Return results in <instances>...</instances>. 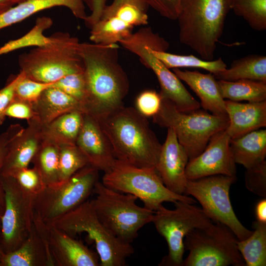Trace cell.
Listing matches in <instances>:
<instances>
[{
  "label": "cell",
  "mask_w": 266,
  "mask_h": 266,
  "mask_svg": "<svg viewBox=\"0 0 266 266\" xmlns=\"http://www.w3.org/2000/svg\"><path fill=\"white\" fill-rule=\"evenodd\" d=\"M119 46L80 42L87 100L85 113L100 120L123 105L130 84L119 63Z\"/></svg>",
  "instance_id": "cell-1"
},
{
  "label": "cell",
  "mask_w": 266,
  "mask_h": 266,
  "mask_svg": "<svg viewBox=\"0 0 266 266\" xmlns=\"http://www.w3.org/2000/svg\"><path fill=\"white\" fill-rule=\"evenodd\" d=\"M115 158L139 167L155 168L162 144L147 118L124 105L99 120Z\"/></svg>",
  "instance_id": "cell-2"
},
{
  "label": "cell",
  "mask_w": 266,
  "mask_h": 266,
  "mask_svg": "<svg viewBox=\"0 0 266 266\" xmlns=\"http://www.w3.org/2000/svg\"><path fill=\"white\" fill-rule=\"evenodd\" d=\"M232 0H182L177 20L180 42L213 60Z\"/></svg>",
  "instance_id": "cell-3"
},
{
  "label": "cell",
  "mask_w": 266,
  "mask_h": 266,
  "mask_svg": "<svg viewBox=\"0 0 266 266\" xmlns=\"http://www.w3.org/2000/svg\"><path fill=\"white\" fill-rule=\"evenodd\" d=\"M51 36L49 44L34 47L19 56L20 71L27 77L53 84L66 75L84 71L78 54V39L63 32Z\"/></svg>",
  "instance_id": "cell-4"
},
{
  "label": "cell",
  "mask_w": 266,
  "mask_h": 266,
  "mask_svg": "<svg viewBox=\"0 0 266 266\" xmlns=\"http://www.w3.org/2000/svg\"><path fill=\"white\" fill-rule=\"evenodd\" d=\"M121 45L138 57L140 62L151 69L160 84L162 99L170 100L183 112L200 109V105L188 92L178 77L152 53L154 50L164 51L167 41L149 27H143L119 42Z\"/></svg>",
  "instance_id": "cell-5"
},
{
  "label": "cell",
  "mask_w": 266,
  "mask_h": 266,
  "mask_svg": "<svg viewBox=\"0 0 266 266\" xmlns=\"http://www.w3.org/2000/svg\"><path fill=\"white\" fill-rule=\"evenodd\" d=\"M91 200L96 213L102 224L117 237L131 243L139 231L151 223L155 211L138 206L135 196L121 193L98 181Z\"/></svg>",
  "instance_id": "cell-6"
},
{
  "label": "cell",
  "mask_w": 266,
  "mask_h": 266,
  "mask_svg": "<svg viewBox=\"0 0 266 266\" xmlns=\"http://www.w3.org/2000/svg\"><path fill=\"white\" fill-rule=\"evenodd\" d=\"M153 118L154 122L160 126L174 131L189 160L200 154L210 138L226 130L229 125L228 115L210 114L200 109L181 111L170 100L164 99L159 111Z\"/></svg>",
  "instance_id": "cell-7"
},
{
  "label": "cell",
  "mask_w": 266,
  "mask_h": 266,
  "mask_svg": "<svg viewBox=\"0 0 266 266\" xmlns=\"http://www.w3.org/2000/svg\"><path fill=\"white\" fill-rule=\"evenodd\" d=\"M52 224L73 237L86 233L94 242L101 266H125L134 253L131 243L119 239L100 221L91 200H86Z\"/></svg>",
  "instance_id": "cell-8"
},
{
  "label": "cell",
  "mask_w": 266,
  "mask_h": 266,
  "mask_svg": "<svg viewBox=\"0 0 266 266\" xmlns=\"http://www.w3.org/2000/svg\"><path fill=\"white\" fill-rule=\"evenodd\" d=\"M101 182L109 188L135 196L144 207L154 211L165 202H196L191 197L167 189L155 168L139 167L117 159L110 169L104 172Z\"/></svg>",
  "instance_id": "cell-9"
},
{
  "label": "cell",
  "mask_w": 266,
  "mask_h": 266,
  "mask_svg": "<svg viewBox=\"0 0 266 266\" xmlns=\"http://www.w3.org/2000/svg\"><path fill=\"white\" fill-rule=\"evenodd\" d=\"M237 240L232 231L220 223L195 229L184 239L189 254L182 266H245Z\"/></svg>",
  "instance_id": "cell-10"
},
{
  "label": "cell",
  "mask_w": 266,
  "mask_h": 266,
  "mask_svg": "<svg viewBox=\"0 0 266 266\" xmlns=\"http://www.w3.org/2000/svg\"><path fill=\"white\" fill-rule=\"evenodd\" d=\"M98 179L99 170L88 165L65 181L45 187L33 197L34 212L52 224L88 200Z\"/></svg>",
  "instance_id": "cell-11"
},
{
  "label": "cell",
  "mask_w": 266,
  "mask_h": 266,
  "mask_svg": "<svg viewBox=\"0 0 266 266\" xmlns=\"http://www.w3.org/2000/svg\"><path fill=\"white\" fill-rule=\"evenodd\" d=\"M236 177L215 175L187 180L184 195L195 198L201 204L205 215L215 223L227 226L238 240L252 233L236 217L230 198V190Z\"/></svg>",
  "instance_id": "cell-12"
},
{
  "label": "cell",
  "mask_w": 266,
  "mask_h": 266,
  "mask_svg": "<svg viewBox=\"0 0 266 266\" xmlns=\"http://www.w3.org/2000/svg\"><path fill=\"white\" fill-rule=\"evenodd\" d=\"M170 210L162 205L155 211L152 223L156 230L166 239L168 254L160 266H182L185 252L184 239L192 230L212 224L201 208L184 201L175 202Z\"/></svg>",
  "instance_id": "cell-13"
},
{
  "label": "cell",
  "mask_w": 266,
  "mask_h": 266,
  "mask_svg": "<svg viewBox=\"0 0 266 266\" xmlns=\"http://www.w3.org/2000/svg\"><path fill=\"white\" fill-rule=\"evenodd\" d=\"M4 207L1 218L0 247L2 253L18 248L33 225V197L25 193L14 177L0 175Z\"/></svg>",
  "instance_id": "cell-14"
},
{
  "label": "cell",
  "mask_w": 266,
  "mask_h": 266,
  "mask_svg": "<svg viewBox=\"0 0 266 266\" xmlns=\"http://www.w3.org/2000/svg\"><path fill=\"white\" fill-rule=\"evenodd\" d=\"M33 223L46 244L55 266H100L98 254L81 241L44 222L34 212Z\"/></svg>",
  "instance_id": "cell-15"
},
{
  "label": "cell",
  "mask_w": 266,
  "mask_h": 266,
  "mask_svg": "<svg viewBox=\"0 0 266 266\" xmlns=\"http://www.w3.org/2000/svg\"><path fill=\"white\" fill-rule=\"evenodd\" d=\"M230 140L225 130L214 134L203 151L189 160L185 170L187 180L215 175L236 177V164L230 150Z\"/></svg>",
  "instance_id": "cell-16"
},
{
  "label": "cell",
  "mask_w": 266,
  "mask_h": 266,
  "mask_svg": "<svg viewBox=\"0 0 266 266\" xmlns=\"http://www.w3.org/2000/svg\"><path fill=\"white\" fill-rule=\"evenodd\" d=\"M188 161L187 153L174 131L167 128L155 169L166 187L175 194L184 195L187 181L185 170Z\"/></svg>",
  "instance_id": "cell-17"
},
{
  "label": "cell",
  "mask_w": 266,
  "mask_h": 266,
  "mask_svg": "<svg viewBox=\"0 0 266 266\" xmlns=\"http://www.w3.org/2000/svg\"><path fill=\"white\" fill-rule=\"evenodd\" d=\"M75 144L86 157L89 165L104 173L110 169L116 159L99 120L88 114L84 113Z\"/></svg>",
  "instance_id": "cell-18"
},
{
  "label": "cell",
  "mask_w": 266,
  "mask_h": 266,
  "mask_svg": "<svg viewBox=\"0 0 266 266\" xmlns=\"http://www.w3.org/2000/svg\"><path fill=\"white\" fill-rule=\"evenodd\" d=\"M27 121V128L8 145L1 175L11 176L28 167L42 142V125L36 117Z\"/></svg>",
  "instance_id": "cell-19"
},
{
  "label": "cell",
  "mask_w": 266,
  "mask_h": 266,
  "mask_svg": "<svg viewBox=\"0 0 266 266\" xmlns=\"http://www.w3.org/2000/svg\"><path fill=\"white\" fill-rule=\"evenodd\" d=\"M229 125L225 130L231 139L266 127V100L242 103L225 100Z\"/></svg>",
  "instance_id": "cell-20"
},
{
  "label": "cell",
  "mask_w": 266,
  "mask_h": 266,
  "mask_svg": "<svg viewBox=\"0 0 266 266\" xmlns=\"http://www.w3.org/2000/svg\"><path fill=\"white\" fill-rule=\"evenodd\" d=\"M172 71L197 95L200 100V105L204 110L216 115H227L225 100L213 74L202 73L197 70H182L178 68H173Z\"/></svg>",
  "instance_id": "cell-21"
},
{
  "label": "cell",
  "mask_w": 266,
  "mask_h": 266,
  "mask_svg": "<svg viewBox=\"0 0 266 266\" xmlns=\"http://www.w3.org/2000/svg\"><path fill=\"white\" fill-rule=\"evenodd\" d=\"M0 266H55L44 240L33 223L28 236L15 250L2 253Z\"/></svg>",
  "instance_id": "cell-22"
},
{
  "label": "cell",
  "mask_w": 266,
  "mask_h": 266,
  "mask_svg": "<svg viewBox=\"0 0 266 266\" xmlns=\"http://www.w3.org/2000/svg\"><path fill=\"white\" fill-rule=\"evenodd\" d=\"M56 6L67 8L75 17L84 21L88 16L83 0H28L0 14V30L21 22L39 11Z\"/></svg>",
  "instance_id": "cell-23"
},
{
  "label": "cell",
  "mask_w": 266,
  "mask_h": 266,
  "mask_svg": "<svg viewBox=\"0 0 266 266\" xmlns=\"http://www.w3.org/2000/svg\"><path fill=\"white\" fill-rule=\"evenodd\" d=\"M33 106L36 117L42 125L72 111L78 110L85 113L84 108L80 102L52 85L43 92Z\"/></svg>",
  "instance_id": "cell-24"
},
{
  "label": "cell",
  "mask_w": 266,
  "mask_h": 266,
  "mask_svg": "<svg viewBox=\"0 0 266 266\" xmlns=\"http://www.w3.org/2000/svg\"><path fill=\"white\" fill-rule=\"evenodd\" d=\"M230 147L236 164L246 169L253 167L265 160L266 130L260 129L231 139Z\"/></svg>",
  "instance_id": "cell-25"
},
{
  "label": "cell",
  "mask_w": 266,
  "mask_h": 266,
  "mask_svg": "<svg viewBox=\"0 0 266 266\" xmlns=\"http://www.w3.org/2000/svg\"><path fill=\"white\" fill-rule=\"evenodd\" d=\"M84 113L78 110L64 114L42 125V139L60 146L75 144L82 126Z\"/></svg>",
  "instance_id": "cell-26"
},
{
  "label": "cell",
  "mask_w": 266,
  "mask_h": 266,
  "mask_svg": "<svg viewBox=\"0 0 266 266\" xmlns=\"http://www.w3.org/2000/svg\"><path fill=\"white\" fill-rule=\"evenodd\" d=\"M217 80L250 79L266 82V56L250 55L234 60L229 68L213 74Z\"/></svg>",
  "instance_id": "cell-27"
},
{
  "label": "cell",
  "mask_w": 266,
  "mask_h": 266,
  "mask_svg": "<svg viewBox=\"0 0 266 266\" xmlns=\"http://www.w3.org/2000/svg\"><path fill=\"white\" fill-rule=\"evenodd\" d=\"M219 90L224 100L234 101L246 100L257 102L266 100V82L250 80H217Z\"/></svg>",
  "instance_id": "cell-28"
},
{
  "label": "cell",
  "mask_w": 266,
  "mask_h": 266,
  "mask_svg": "<svg viewBox=\"0 0 266 266\" xmlns=\"http://www.w3.org/2000/svg\"><path fill=\"white\" fill-rule=\"evenodd\" d=\"M60 146L43 139L32 162L38 172L45 187L56 185L59 179Z\"/></svg>",
  "instance_id": "cell-29"
},
{
  "label": "cell",
  "mask_w": 266,
  "mask_h": 266,
  "mask_svg": "<svg viewBox=\"0 0 266 266\" xmlns=\"http://www.w3.org/2000/svg\"><path fill=\"white\" fill-rule=\"evenodd\" d=\"M254 230L247 238L237 240V247L246 266L266 265V223L253 222Z\"/></svg>",
  "instance_id": "cell-30"
},
{
  "label": "cell",
  "mask_w": 266,
  "mask_h": 266,
  "mask_svg": "<svg viewBox=\"0 0 266 266\" xmlns=\"http://www.w3.org/2000/svg\"><path fill=\"white\" fill-rule=\"evenodd\" d=\"M134 27L115 15L100 19L91 28L90 39L98 44H115L127 37Z\"/></svg>",
  "instance_id": "cell-31"
},
{
  "label": "cell",
  "mask_w": 266,
  "mask_h": 266,
  "mask_svg": "<svg viewBox=\"0 0 266 266\" xmlns=\"http://www.w3.org/2000/svg\"><path fill=\"white\" fill-rule=\"evenodd\" d=\"M151 51L153 54L169 69L195 67L202 68L215 74L226 69L227 66L221 58L214 61H206L193 55H177L166 51H156L152 49Z\"/></svg>",
  "instance_id": "cell-32"
},
{
  "label": "cell",
  "mask_w": 266,
  "mask_h": 266,
  "mask_svg": "<svg viewBox=\"0 0 266 266\" xmlns=\"http://www.w3.org/2000/svg\"><path fill=\"white\" fill-rule=\"evenodd\" d=\"M53 24L52 19L42 16L38 18L33 28L20 38L8 41L0 47V56L21 48L41 47L49 44L52 36H46L44 32Z\"/></svg>",
  "instance_id": "cell-33"
},
{
  "label": "cell",
  "mask_w": 266,
  "mask_h": 266,
  "mask_svg": "<svg viewBox=\"0 0 266 266\" xmlns=\"http://www.w3.org/2000/svg\"><path fill=\"white\" fill-rule=\"evenodd\" d=\"M231 9L253 30H266V0H232Z\"/></svg>",
  "instance_id": "cell-34"
},
{
  "label": "cell",
  "mask_w": 266,
  "mask_h": 266,
  "mask_svg": "<svg viewBox=\"0 0 266 266\" xmlns=\"http://www.w3.org/2000/svg\"><path fill=\"white\" fill-rule=\"evenodd\" d=\"M60 183L65 181L84 167L90 165L88 159L76 144L60 146Z\"/></svg>",
  "instance_id": "cell-35"
},
{
  "label": "cell",
  "mask_w": 266,
  "mask_h": 266,
  "mask_svg": "<svg viewBox=\"0 0 266 266\" xmlns=\"http://www.w3.org/2000/svg\"><path fill=\"white\" fill-rule=\"evenodd\" d=\"M52 86L75 99L83 105L85 110L87 90L84 71L66 75L53 83Z\"/></svg>",
  "instance_id": "cell-36"
},
{
  "label": "cell",
  "mask_w": 266,
  "mask_h": 266,
  "mask_svg": "<svg viewBox=\"0 0 266 266\" xmlns=\"http://www.w3.org/2000/svg\"><path fill=\"white\" fill-rule=\"evenodd\" d=\"M52 84L38 82L25 76L16 87L14 98L33 104L43 92Z\"/></svg>",
  "instance_id": "cell-37"
},
{
  "label": "cell",
  "mask_w": 266,
  "mask_h": 266,
  "mask_svg": "<svg viewBox=\"0 0 266 266\" xmlns=\"http://www.w3.org/2000/svg\"><path fill=\"white\" fill-rule=\"evenodd\" d=\"M246 188L253 193L266 197V161L246 169L244 174Z\"/></svg>",
  "instance_id": "cell-38"
},
{
  "label": "cell",
  "mask_w": 266,
  "mask_h": 266,
  "mask_svg": "<svg viewBox=\"0 0 266 266\" xmlns=\"http://www.w3.org/2000/svg\"><path fill=\"white\" fill-rule=\"evenodd\" d=\"M11 176L15 178L25 193L33 197L45 187L38 172L33 167L21 169Z\"/></svg>",
  "instance_id": "cell-39"
},
{
  "label": "cell",
  "mask_w": 266,
  "mask_h": 266,
  "mask_svg": "<svg viewBox=\"0 0 266 266\" xmlns=\"http://www.w3.org/2000/svg\"><path fill=\"white\" fill-rule=\"evenodd\" d=\"M162 101V98L159 93L152 90H145L136 98V109L146 118L154 117L159 111Z\"/></svg>",
  "instance_id": "cell-40"
},
{
  "label": "cell",
  "mask_w": 266,
  "mask_h": 266,
  "mask_svg": "<svg viewBox=\"0 0 266 266\" xmlns=\"http://www.w3.org/2000/svg\"><path fill=\"white\" fill-rule=\"evenodd\" d=\"M146 11L147 10L135 4L125 3L120 6L112 15H115L125 22L134 27L146 25L148 24Z\"/></svg>",
  "instance_id": "cell-41"
},
{
  "label": "cell",
  "mask_w": 266,
  "mask_h": 266,
  "mask_svg": "<svg viewBox=\"0 0 266 266\" xmlns=\"http://www.w3.org/2000/svg\"><path fill=\"white\" fill-rule=\"evenodd\" d=\"M24 128L20 124L11 125L7 130L0 134V175L6 154L8 145L14 137L19 134ZM0 207L4 210V191L0 177Z\"/></svg>",
  "instance_id": "cell-42"
},
{
  "label": "cell",
  "mask_w": 266,
  "mask_h": 266,
  "mask_svg": "<svg viewBox=\"0 0 266 266\" xmlns=\"http://www.w3.org/2000/svg\"><path fill=\"white\" fill-rule=\"evenodd\" d=\"M25 76L23 72L20 71L12 77L4 87L0 89V126L5 119V112L7 106L14 98L16 87Z\"/></svg>",
  "instance_id": "cell-43"
},
{
  "label": "cell",
  "mask_w": 266,
  "mask_h": 266,
  "mask_svg": "<svg viewBox=\"0 0 266 266\" xmlns=\"http://www.w3.org/2000/svg\"><path fill=\"white\" fill-rule=\"evenodd\" d=\"M148 6L152 7L162 16L175 20L178 16L182 0H144Z\"/></svg>",
  "instance_id": "cell-44"
},
{
  "label": "cell",
  "mask_w": 266,
  "mask_h": 266,
  "mask_svg": "<svg viewBox=\"0 0 266 266\" xmlns=\"http://www.w3.org/2000/svg\"><path fill=\"white\" fill-rule=\"evenodd\" d=\"M5 115L6 117L27 121L36 117L33 104L15 98L7 106Z\"/></svg>",
  "instance_id": "cell-45"
},
{
  "label": "cell",
  "mask_w": 266,
  "mask_h": 266,
  "mask_svg": "<svg viewBox=\"0 0 266 266\" xmlns=\"http://www.w3.org/2000/svg\"><path fill=\"white\" fill-rule=\"evenodd\" d=\"M90 8L91 14L88 15L85 21L87 26L90 29L98 22L103 12L107 0H83Z\"/></svg>",
  "instance_id": "cell-46"
},
{
  "label": "cell",
  "mask_w": 266,
  "mask_h": 266,
  "mask_svg": "<svg viewBox=\"0 0 266 266\" xmlns=\"http://www.w3.org/2000/svg\"><path fill=\"white\" fill-rule=\"evenodd\" d=\"M125 3H133L146 10L149 7L144 0H113L110 5L106 6L100 19L109 17L120 6Z\"/></svg>",
  "instance_id": "cell-47"
},
{
  "label": "cell",
  "mask_w": 266,
  "mask_h": 266,
  "mask_svg": "<svg viewBox=\"0 0 266 266\" xmlns=\"http://www.w3.org/2000/svg\"><path fill=\"white\" fill-rule=\"evenodd\" d=\"M256 220L266 223V200L264 198L259 200L255 207Z\"/></svg>",
  "instance_id": "cell-48"
},
{
  "label": "cell",
  "mask_w": 266,
  "mask_h": 266,
  "mask_svg": "<svg viewBox=\"0 0 266 266\" xmlns=\"http://www.w3.org/2000/svg\"><path fill=\"white\" fill-rule=\"evenodd\" d=\"M14 6L11 0H0V14Z\"/></svg>",
  "instance_id": "cell-49"
},
{
  "label": "cell",
  "mask_w": 266,
  "mask_h": 266,
  "mask_svg": "<svg viewBox=\"0 0 266 266\" xmlns=\"http://www.w3.org/2000/svg\"><path fill=\"white\" fill-rule=\"evenodd\" d=\"M3 212V209L0 207V231H1V218ZM2 254V252L1 251L0 247V258L1 257Z\"/></svg>",
  "instance_id": "cell-50"
},
{
  "label": "cell",
  "mask_w": 266,
  "mask_h": 266,
  "mask_svg": "<svg viewBox=\"0 0 266 266\" xmlns=\"http://www.w3.org/2000/svg\"><path fill=\"white\" fill-rule=\"evenodd\" d=\"M27 0H11L14 5L19 4L20 3H21V2H24Z\"/></svg>",
  "instance_id": "cell-51"
}]
</instances>
